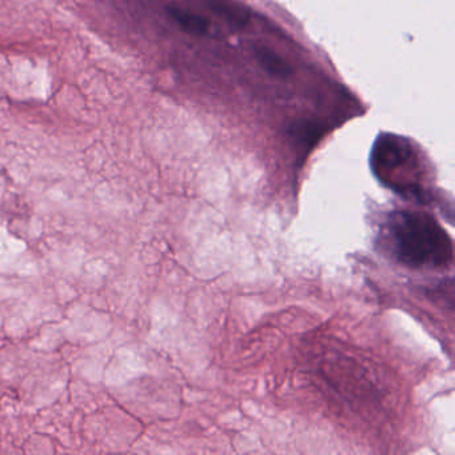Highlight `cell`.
Returning a JSON list of instances; mask_svg holds the SVG:
<instances>
[{
    "instance_id": "cell-3",
    "label": "cell",
    "mask_w": 455,
    "mask_h": 455,
    "mask_svg": "<svg viewBox=\"0 0 455 455\" xmlns=\"http://www.w3.org/2000/svg\"><path fill=\"white\" fill-rule=\"evenodd\" d=\"M252 50H254L255 60H258L260 68H265L271 76H278V78H287L291 76V66L273 50L260 46V44H257Z\"/></svg>"
},
{
    "instance_id": "cell-4",
    "label": "cell",
    "mask_w": 455,
    "mask_h": 455,
    "mask_svg": "<svg viewBox=\"0 0 455 455\" xmlns=\"http://www.w3.org/2000/svg\"><path fill=\"white\" fill-rule=\"evenodd\" d=\"M167 12H169L170 18L186 33L194 34V36H204L209 33V20L201 15L193 14V12L177 9V7H169Z\"/></svg>"
},
{
    "instance_id": "cell-5",
    "label": "cell",
    "mask_w": 455,
    "mask_h": 455,
    "mask_svg": "<svg viewBox=\"0 0 455 455\" xmlns=\"http://www.w3.org/2000/svg\"><path fill=\"white\" fill-rule=\"evenodd\" d=\"M209 6L212 7V12H215V14L225 18L226 20L233 23V25L242 28V26H244L247 23V17L243 12L234 9V7L228 6V4H222L220 0H209Z\"/></svg>"
},
{
    "instance_id": "cell-1",
    "label": "cell",
    "mask_w": 455,
    "mask_h": 455,
    "mask_svg": "<svg viewBox=\"0 0 455 455\" xmlns=\"http://www.w3.org/2000/svg\"><path fill=\"white\" fill-rule=\"evenodd\" d=\"M386 241L394 259L411 268L451 265V238L427 212L399 210L388 215Z\"/></svg>"
},
{
    "instance_id": "cell-2",
    "label": "cell",
    "mask_w": 455,
    "mask_h": 455,
    "mask_svg": "<svg viewBox=\"0 0 455 455\" xmlns=\"http://www.w3.org/2000/svg\"><path fill=\"white\" fill-rule=\"evenodd\" d=\"M372 172L386 188L402 198L428 204L434 201L423 180L417 154L411 146L395 137H383L375 143L371 156Z\"/></svg>"
}]
</instances>
